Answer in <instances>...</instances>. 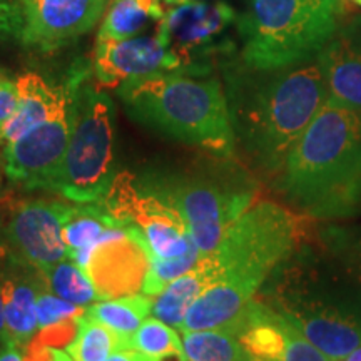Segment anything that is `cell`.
I'll use <instances>...</instances> for the list:
<instances>
[{
	"label": "cell",
	"instance_id": "obj_1",
	"mask_svg": "<svg viewBox=\"0 0 361 361\" xmlns=\"http://www.w3.org/2000/svg\"><path fill=\"white\" fill-rule=\"evenodd\" d=\"M221 67L236 151L256 173L274 179L328 97L318 61L255 69L233 56Z\"/></svg>",
	"mask_w": 361,
	"mask_h": 361
},
{
	"label": "cell",
	"instance_id": "obj_2",
	"mask_svg": "<svg viewBox=\"0 0 361 361\" xmlns=\"http://www.w3.org/2000/svg\"><path fill=\"white\" fill-rule=\"evenodd\" d=\"M303 218L273 201L255 202L201 258L211 286L189 308L180 331L231 328L273 271L305 243Z\"/></svg>",
	"mask_w": 361,
	"mask_h": 361
},
{
	"label": "cell",
	"instance_id": "obj_3",
	"mask_svg": "<svg viewBox=\"0 0 361 361\" xmlns=\"http://www.w3.org/2000/svg\"><path fill=\"white\" fill-rule=\"evenodd\" d=\"M274 189L305 218L336 223L361 206V111L326 97L291 149Z\"/></svg>",
	"mask_w": 361,
	"mask_h": 361
},
{
	"label": "cell",
	"instance_id": "obj_4",
	"mask_svg": "<svg viewBox=\"0 0 361 361\" xmlns=\"http://www.w3.org/2000/svg\"><path fill=\"white\" fill-rule=\"evenodd\" d=\"M256 298L296 324L329 361L361 346V284L319 243H303Z\"/></svg>",
	"mask_w": 361,
	"mask_h": 361
},
{
	"label": "cell",
	"instance_id": "obj_5",
	"mask_svg": "<svg viewBox=\"0 0 361 361\" xmlns=\"http://www.w3.org/2000/svg\"><path fill=\"white\" fill-rule=\"evenodd\" d=\"M126 111L144 128L211 156L234 159L236 139L218 78L157 72L117 89Z\"/></svg>",
	"mask_w": 361,
	"mask_h": 361
},
{
	"label": "cell",
	"instance_id": "obj_6",
	"mask_svg": "<svg viewBox=\"0 0 361 361\" xmlns=\"http://www.w3.org/2000/svg\"><path fill=\"white\" fill-rule=\"evenodd\" d=\"M340 0H245L236 30L239 59L255 69L313 61L336 32Z\"/></svg>",
	"mask_w": 361,
	"mask_h": 361
},
{
	"label": "cell",
	"instance_id": "obj_7",
	"mask_svg": "<svg viewBox=\"0 0 361 361\" xmlns=\"http://www.w3.org/2000/svg\"><path fill=\"white\" fill-rule=\"evenodd\" d=\"M188 221L201 258L216 250L224 233L255 204L256 180L234 159L213 161L183 173L146 176Z\"/></svg>",
	"mask_w": 361,
	"mask_h": 361
},
{
	"label": "cell",
	"instance_id": "obj_8",
	"mask_svg": "<svg viewBox=\"0 0 361 361\" xmlns=\"http://www.w3.org/2000/svg\"><path fill=\"white\" fill-rule=\"evenodd\" d=\"M116 176V106L87 69L75 87L69 146L51 192L78 204L102 202Z\"/></svg>",
	"mask_w": 361,
	"mask_h": 361
},
{
	"label": "cell",
	"instance_id": "obj_9",
	"mask_svg": "<svg viewBox=\"0 0 361 361\" xmlns=\"http://www.w3.org/2000/svg\"><path fill=\"white\" fill-rule=\"evenodd\" d=\"M101 204L117 226H129L137 231L149 263L152 259H176L200 250L180 211L147 178H137L128 171L117 173Z\"/></svg>",
	"mask_w": 361,
	"mask_h": 361
},
{
	"label": "cell",
	"instance_id": "obj_10",
	"mask_svg": "<svg viewBox=\"0 0 361 361\" xmlns=\"http://www.w3.org/2000/svg\"><path fill=\"white\" fill-rule=\"evenodd\" d=\"M236 20V11L221 0H183L171 6L156 30L176 61L178 72L207 78L216 61L223 64L234 56L228 30Z\"/></svg>",
	"mask_w": 361,
	"mask_h": 361
},
{
	"label": "cell",
	"instance_id": "obj_11",
	"mask_svg": "<svg viewBox=\"0 0 361 361\" xmlns=\"http://www.w3.org/2000/svg\"><path fill=\"white\" fill-rule=\"evenodd\" d=\"M87 69L89 67H75L71 72L69 97L47 121L2 147L4 173L13 184L27 191H51L69 146L74 124L75 87Z\"/></svg>",
	"mask_w": 361,
	"mask_h": 361
},
{
	"label": "cell",
	"instance_id": "obj_12",
	"mask_svg": "<svg viewBox=\"0 0 361 361\" xmlns=\"http://www.w3.org/2000/svg\"><path fill=\"white\" fill-rule=\"evenodd\" d=\"M19 19L17 40L37 52H54L89 34L109 0H12Z\"/></svg>",
	"mask_w": 361,
	"mask_h": 361
},
{
	"label": "cell",
	"instance_id": "obj_13",
	"mask_svg": "<svg viewBox=\"0 0 361 361\" xmlns=\"http://www.w3.org/2000/svg\"><path fill=\"white\" fill-rule=\"evenodd\" d=\"M74 202L62 200L20 201L8 207L6 236L12 255L35 268L47 271L59 261L69 258L62 228Z\"/></svg>",
	"mask_w": 361,
	"mask_h": 361
},
{
	"label": "cell",
	"instance_id": "obj_14",
	"mask_svg": "<svg viewBox=\"0 0 361 361\" xmlns=\"http://www.w3.org/2000/svg\"><path fill=\"white\" fill-rule=\"evenodd\" d=\"M228 331L239 338L251 361H329L296 324L259 298Z\"/></svg>",
	"mask_w": 361,
	"mask_h": 361
},
{
	"label": "cell",
	"instance_id": "obj_15",
	"mask_svg": "<svg viewBox=\"0 0 361 361\" xmlns=\"http://www.w3.org/2000/svg\"><path fill=\"white\" fill-rule=\"evenodd\" d=\"M90 69L99 87L117 90L128 80L178 72V66L156 30L126 40L96 39Z\"/></svg>",
	"mask_w": 361,
	"mask_h": 361
},
{
	"label": "cell",
	"instance_id": "obj_16",
	"mask_svg": "<svg viewBox=\"0 0 361 361\" xmlns=\"http://www.w3.org/2000/svg\"><path fill=\"white\" fill-rule=\"evenodd\" d=\"M47 288V279L35 266L11 256L0 266V291L4 314L13 345L27 351L39 335L37 303L39 293Z\"/></svg>",
	"mask_w": 361,
	"mask_h": 361
},
{
	"label": "cell",
	"instance_id": "obj_17",
	"mask_svg": "<svg viewBox=\"0 0 361 361\" xmlns=\"http://www.w3.org/2000/svg\"><path fill=\"white\" fill-rule=\"evenodd\" d=\"M316 61L328 99L361 111V16L338 27Z\"/></svg>",
	"mask_w": 361,
	"mask_h": 361
},
{
	"label": "cell",
	"instance_id": "obj_18",
	"mask_svg": "<svg viewBox=\"0 0 361 361\" xmlns=\"http://www.w3.org/2000/svg\"><path fill=\"white\" fill-rule=\"evenodd\" d=\"M17 80V107L0 129V146L16 141L27 130L47 121L69 97L71 75L64 84L52 85L35 72H25Z\"/></svg>",
	"mask_w": 361,
	"mask_h": 361
},
{
	"label": "cell",
	"instance_id": "obj_19",
	"mask_svg": "<svg viewBox=\"0 0 361 361\" xmlns=\"http://www.w3.org/2000/svg\"><path fill=\"white\" fill-rule=\"evenodd\" d=\"M162 4V0H111L97 39L126 40L142 35L151 25L159 27L166 16Z\"/></svg>",
	"mask_w": 361,
	"mask_h": 361
},
{
	"label": "cell",
	"instance_id": "obj_20",
	"mask_svg": "<svg viewBox=\"0 0 361 361\" xmlns=\"http://www.w3.org/2000/svg\"><path fill=\"white\" fill-rule=\"evenodd\" d=\"M209 286L211 276L200 261L191 271L171 281L166 290L156 296L151 313L154 314V318L180 331L189 308Z\"/></svg>",
	"mask_w": 361,
	"mask_h": 361
},
{
	"label": "cell",
	"instance_id": "obj_21",
	"mask_svg": "<svg viewBox=\"0 0 361 361\" xmlns=\"http://www.w3.org/2000/svg\"><path fill=\"white\" fill-rule=\"evenodd\" d=\"M152 303H154L152 296L146 293L142 295L134 293V295L111 298V300L109 298L99 300L85 311L97 322L112 329L121 338L123 348H128L129 338L137 331V328L151 313Z\"/></svg>",
	"mask_w": 361,
	"mask_h": 361
},
{
	"label": "cell",
	"instance_id": "obj_22",
	"mask_svg": "<svg viewBox=\"0 0 361 361\" xmlns=\"http://www.w3.org/2000/svg\"><path fill=\"white\" fill-rule=\"evenodd\" d=\"M188 361H251L243 343L228 329L180 331Z\"/></svg>",
	"mask_w": 361,
	"mask_h": 361
},
{
	"label": "cell",
	"instance_id": "obj_23",
	"mask_svg": "<svg viewBox=\"0 0 361 361\" xmlns=\"http://www.w3.org/2000/svg\"><path fill=\"white\" fill-rule=\"evenodd\" d=\"M114 226L117 223L104 209L101 202H90V204L74 202L69 218L62 228V239L66 243L69 258L79 250L94 245L107 229Z\"/></svg>",
	"mask_w": 361,
	"mask_h": 361
},
{
	"label": "cell",
	"instance_id": "obj_24",
	"mask_svg": "<svg viewBox=\"0 0 361 361\" xmlns=\"http://www.w3.org/2000/svg\"><path fill=\"white\" fill-rule=\"evenodd\" d=\"M121 348V338L85 311L79 318L78 331L66 346V351L74 361H106Z\"/></svg>",
	"mask_w": 361,
	"mask_h": 361
},
{
	"label": "cell",
	"instance_id": "obj_25",
	"mask_svg": "<svg viewBox=\"0 0 361 361\" xmlns=\"http://www.w3.org/2000/svg\"><path fill=\"white\" fill-rule=\"evenodd\" d=\"M44 276L47 279L49 290L54 295L80 308H89L101 298L89 274L71 258L51 266L47 271H44Z\"/></svg>",
	"mask_w": 361,
	"mask_h": 361
},
{
	"label": "cell",
	"instance_id": "obj_26",
	"mask_svg": "<svg viewBox=\"0 0 361 361\" xmlns=\"http://www.w3.org/2000/svg\"><path fill=\"white\" fill-rule=\"evenodd\" d=\"M128 348L139 351L156 361H166L169 358L188 361L183 338L174 331L173 326L157 318L144 319L137 331L129 338Z\"/></svg>",
	"mask_w": 361,
	"mask_h": 361
},
{
	"label": "cell",
	"instance_id": "obj_27",
	"mask_svg": "<svg viewBox=\"0 0 361 361\" xmlns=\"http://www.w3.org/2000/svg\"><path fill=\"white\" fill-rule=\"evenodd\" d=\"M318 243L361 284V223H328Z\"/></svg>",
	"mask_w": 361,
	"mask_h": 361
},
{
	"label": "cell",
	"instance_id": "obj_28",
	"mask_svg": "<svg viewBox=\"0 0 361 361\" xmlns=\"http://www.w3.org/2000/svg\"><path fill=\"white\" fill-rule=\"evenodd\" d=\"M17 107V80L0 69V129L11 119Z\"/></svg>",
	"mask_w": 361,
	"mask_h": 361
},
{
	"label": "cell",
	"instance_id": "obj_29",
	"mask_svg": "<svg viewBox=\"0 0 361 361\" xmlns=\"http://www.w3.org/2000/svg\"><path fill=\"white\" fill-rule=\"evenodd\" d=\"M19 19L12 0H0V45L8 39L17 40Z\"/></svg>",
	"mask_w": 361,
	"mask_h": 361
},
{
	"label": "cell",
	"instance_id": "obj_30",
	"mask_svg": "<svg viewBox=\"0 0 361 361\" xmlns=\"http://www.w3.org/2000/svg\"><path fill=\"white\" fill-rule=\"evenodd\" d=\"M8 207L6 202H0V266L12 256L11 245H8L7 236H6V223L8 216Z\"/></svg>",
	"mask_w": 361,
	"mask_h": 361
},
{
	"label": "cell",
	"instance_id": "obj_31",
	"mask_svg": "<svg viewBox=\"0 0 361 361\" xmlns=\"http://www.w3.org/2000/svg\"><path fill=\"white\" fill-rule=\"evenodd\" d=\"M106 361H156L149 356L139 353V351L130 348H121L112 353Z\"/></svg>",
	"mask_w": 361,
	"mask_h": 361
},
{
	"label": "cell",
	"instance_id": "obj_32",
	"mask_svg": "<svg viewBox=\"0 0 361 361\" xmlns=\"http://www.w3.org/2000/svg\"><path fill=\"white\" fill-rule=\"evenodd\" d=\"M13 345L11 333L7 329V322L6 314H4V301H2V291H0V351L6 350L7 346Z\"/></svg>",
	"mask_w": 361,
	"mask_h": 361
},
{
	"label": "cell",
	"instance_id": "obj_33",
	"mask_svg": "<svg viewBox=\"0 0 361 361\" xmlns=\"http://www.w3.org/2000/svg\"><path fill=\"white\" fill-rule=\"evenodd\" d=\"M0 361H25V353L16 345H11L0 351Z\"/></svg>",
	"mask_w": 361,
	"mask_h": 361
},
{
	"label": "cell",
	"instance_id": "obj_34",
	"mask_svg": "<svg viewBox=\"0 0 361 361\" xmlns=\"http://www.w3.org/2000/svg\"><path fill=\"white\" fill-rule=\"evenodd\" d=\"M343 361H361V346L360 348H356L353 353H350L348 356H346Z\"/></svg>",
	"mask_w": 361,
	"mask_h": 361
},
{
	"label": "cell",
	"instance_id": "obj_35",
	"mask_svg": "<svg viewBox=\"0 0 361 361\" xmlns=\"http://www.w3.org/2000/svg\"><path fill=\"white\" fill-rule=\"evenodd\" d=\"M2 173H4V156H2V151H0V180H2Z\"/></svg>",
	"mask_w": 361,
	"mask_h": 361
},
{
	"label": "cell",
	"instance_id": "obj_36",
	"mask_svg": "<svg viewBox=\"0 0 361 361\" xmlns=\"http://www.w3.org/2000/svg\"><path fill=\"white\" fill-rule=\"evenodd\" d=\"M164 4H168V6H176V4L183 2V0H162Z\"/></svg>",
	"mask_w": 361,
	"mask_h": 361
},
{
	"label": "cell",
	"instance_id": "obj_37",
	"mask_svg": "<svg viewBox=\"0 0 361 361\" xmlns=\"http://www.w3.org/2000/svg\"><path fill=\"white\" fill-rule=\"evenodd\" d=\"M351 2H355V4H358V6H361V0H351Z\"/></svg>",
	"mask_w": 361,
	"mask_h": 361
},
{
	"label": "cell",
	"instance_id": "obj_38",
	"mask_svg": "<svg viewBox=\"0 0 361 361\" xmlns=\"http://www.w3.org/2000/svg\"><path fill=\"white\" fill-rule=\"evenodd\" d=\"M0 200H2V191H0Z\"/></svg>",
	"mask_w": 361,
	"mask_h": 361
},
{
	"label": "cell",
	"instance_id": "obj_39",
	"mask_svg": "<svg viewBox=\"0 0 361 361\" xmlns=\"http://www.w3.org/2000/svg\"><path fill=\"white\" fill-rule=\"evenodd\" d=\"M358 216H361V206H360V213H358Z\"/></svg>",
	"mask_w": 361,
	"mask_h": 361
}]
</instances>
